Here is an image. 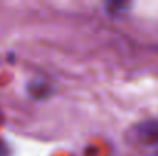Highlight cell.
Instances as JSON below:
<instances>
[{
  "label": "cell",
  "mask_w": 158,
  "mask_h": 156,
  "mask_svg": "<svg viewBox=\"0 0 158 156\" xmlns=\"http://www.w3.org/2000/svg\"><path fill=\"white\" fill-rule=\"evenodd\" d=\"M141 142H158V122L143 124L140 132L135 133Z\"/></svg>",
  "instance_id": "6da1fadb"
},
{
  "label": "cell",
  "mask_w": 158,
  "mask_h": 156,
  "mask_svg": "<svg viewBox=\"0 0 158 156\" xmlns=\"http://www.w3.org/2000/svg\"><path fill=\"white\" fill-rule=\"evenodd\" d=\"M0 156H8V150L5 149V146L0 144Z\"/></svg>",
  "instance_id": "7a4b0ae2"
}]
</instances>
